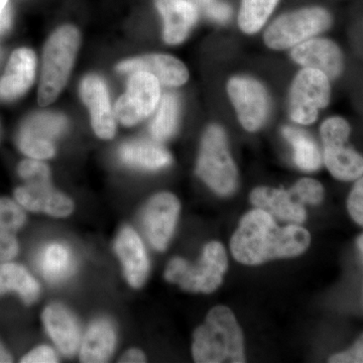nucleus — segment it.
I'll use <instances>...</instances> for the list:
<instances>
[{
    "instance_id": "20e7f679",
    "label": "nucleus",
    "mask_w": 363,
    "mask_h": 363,
    "mask_svg": "<svg viewBox=\"0 0 363 363\" xmlns=\"http://www.w3.org/2000/svg\"><path fill=\"white\" fill-rule=\"evenodd\" d=\"M226 269L225 248L221 243L212 241L205 245L197 264H190L182 257L169 260L164 278L187 292L210 294L221 285Z\"/></svg>"
},
{
    "instance_id": "e433bc0d",
    "label": "nucleus",
    "mask_w": 363,
    "mask_h": 363,
    "mask_svg": "<svg viewBox=\"0 0 363 363\" xmlns=\"http://www.w3.org/2000/svg\"><path fill=\"white\" fill-rule=\"evenodd\" d=\"M231 11L228 6L223 4H211L208 9V14L215 21H225L230 16Z\"/></svg>"
},
{
    "instance_id": "393cba45",
    "label": "nucleus",
    "mask_w": 363,
    "mask_h": 363,
    "mask_svg": "<svg viewBox=\"0 0 363 363\" xmlns=\"http://www.w3.org/2000/svg\"><path fill=\"white\" fill-rule=\"evenodd\" d=\"M284 135L294 149V159L298 168L313 172L322 164V156L317 143L305 131L294 128H285Z\"/></svg>"
},
{
    "instance_id": "bb28decb",
    "label": "nucleus",
    "mask_w": 363,
    "mask_h": 363,
    "mask_svg": "<svg viewBox=\"0 0 363 363\" xmlns=\"http://www.w3.org/2000/svg\"><path fill=\"white\" fill-rule=\"evenodd\" d=\"M66 125L64 117L51 113H38L26 119L18 135L54 142V138L65 131Z\"/></svg>"
},
{
    "instance_id": "f03ea898",
    "label": "nucleus",
    "mask_w": 363,
    "mask_h": 363,
    "mask_svg": "<svg viewBox=\"0 0 363 363\" xmlns=\"http://www.w3.org/2000/svg\"><path fill=\"white\" fill-rule=\"evenodd\" d=\"M192 354L198 363L245 362L242 332L229 308L217 306L193 335Z\"/></svg>"
},
{
    "instance_id": "72a5a7b5",
    "label": "nucleus",
    "mask_w": 363,
    "mask_h": 363,
    "mask_svg": "<svg viewBox=\"0 0 363 363\" xmlns=\"http://www.w3.org/2000/svg\"><path fill=\"white\" fill-rule=\"evenodd\" d=\"M23 363H56L59 362L57 351L49 345H40L30 351L21 358Z\"/></svg>"
},
{
    "instance_id": "dca6fc26",
    "label": "nucleus",
    "mask_w": 363,
    "mask_h": 363,
    "mask_svg": "<svg viewBox=\"0 0 363 363\" xmlns=\"http://www.w3.org/2000/svg\"><path fill=\"white\" fill-rule=\"evenodd\" d=\"M37 58L33 50L21 48L11 54L6 73L0 78V99H18L30 89L35 80Z\"/></svg>"
},
{
    "instance_id": "6ab92c4d",
    "label": "nucleus",
    "mask_w": 363,
    "mask_h": 363,
    "mask_svg": "<svg viewBox=\"0 0 363 363\" xmlns=\"http://www.w3.org/2000/svg\"><path fill=\"white\" fill-rule=\"evenodd\" d=\"M116 346V331L109 320L100 318L88 327L82 336L79 357L84 363L107 362Z\"/></svg>"
},
{
    "instance_id": "b1692460",
    "label": "nucleus",
    "mask_w": 363,
    "mask_h": 363,
    "mask_svg": "<svg viewBox=\"0 0 363 363\" xmlns=\"http://www.w3.org/2000/svg\"><path fill=\"white\" fill-rule=\"evenodd\" d=\"M14 292L26 305H32L39 298L40 286L25 267L20 264H0V296Z\"/></svg>"
},
{
    "instance_id": "4468645a",
    "label": "nucleus",
    "mask_w": 363,
    "mask_h": 363,
    "mask_svg": "<svg viewBox=\"0 0 363 363\" xmlns=\"http://www.w3.org/2000/svg\"><path fill=\"white\" fill-rule=\"evenodd\" d=\"M80 94L89 108L94 133L102 140H111L116 135V119L104 80L98 76H87L81 83Z\"/></svg>"
},
{
    "instance_id": "a211bd4d",
    "label": "nucleus",
    "mask_w": 363,
    "mask_h": 363,
    "mask_svg": "<svg viewBox=\"0 0 363 363\" xmlns=\"http://www.w3.org/2000/svg\"><path fill=\"white\" fill-rule=\"evenodd\" d=\"M250 201L281 221L302 223L306 219L304 207L290 190L259 187L250 194Z\"/></svg>"
},
{
    "instance_id": "5701e85b",
    "label": "nucleus",
    "mask_w": 363,
    "mask_h": 363,
    "mask_svg": "<svg viewBox=\"0 0 363 363\" xmlns=\"http://www.w3.org/2000/svg\"><path fill=\"white\" fill-rule=\"evenodd\" d=\"M121 161L133 168L155 171L168 167L172 157L161 145L147 142L124 143L119 149Z\"/></svg>"
},
{
    "instance_id": "7c9ffc66",
    "label": "nucleus",
    "mask_w": 363,
    "mask_h": 363,
    "mask_svg": "<svg viewBox=\"0 0 363 363\" xmlns=\"http://www.w3.org/2000/svg\"><path fill=\"white\" fill-rule=\"evenodd\" d=\"M18 147L23 154L35 160L51 159L56 154V147L54 142L49 140H40L35 138H28V136H18Z\"/></svg>"
},
{
    "instance_id": "4be33fe9",
    "label": "nucleus",
    "mask_w": 363,
    "mask_h": 363,
    "mask_svg": "<svg viewBox=\"0 0 363 363\" xmlns=\"http://www.w3.org/2000/svg\"><path fill=\"white\" fill-rule=\"evenodd\" d=\"M38 266L50 283H63L75 272V257L71 248L65 243L52 241L40 250L38 255Z\"/></svg>"
},
{
    "instance_id": "412c9836",
    "label": "nucleus",
    "mask_w": 363,
    "mask_h": 363,
    "mask_svg": "<svg viewBox=\"0 0 363 363\" xmlns=\"http://www.w3.org/2000/svg\"><path fill=\"white\" fill-rule=\"evenodd\" d=\"M346 143L347 140L324 142V162L331 175L338 180H357L363 175V157L346 147Z\"/></svg>"
},
{
    "instance_id": "cd10ccee",
    "label": "nucleus",
    "mask_w": 363,
    "mask_h": 363,
    "mask_svg": "<svg viewBox=\"0 0 363 363\" xmlns=\"http://www.w3.org/2000/svg\"><path fill=\"white\" fill-rule=\"evenodd\" d=\"M279 0H241L238 25L243 32L255 33L267 23Z\"/></svg>"
},
{
    "instance_id": "c756f323",
    "label": "nucleus",
    "mask_w": 363,
    "mask_h": 363,
    "mask_svg": "<svg viewBox=\"0 0 363 363\" xmlns=\"http://www.w3.org/2000/svg\"><path fill=\"white\" fill-rule=\"evenodd\" d=\"M290 191L301 204L318 205L323 200L324 189L314 179H302Z\"/></svg>"
},
{
    "instance_id": "39448f33",
    "label": "nucleus",
    "mask_w": 363,
    "mask_h": 363,
    "mask_svg": "<svg viewBox=\"0 0 363 363\" xmlns=\"http://www.w3.org/2000/svg\"><path fill=\"white\" fill-rule=\"evenodd\" d=\"M196 174L217 194L228 196L235 191L238 169L220 126L211 125L205 131Z\"/></svg>"
},
{
    "instance_id": "0eeeda50",
    "label": "nucleus",
    "mask_w": 363,
    "mask_h": 363,
    "mask_svg": "<svg viewBox=\"0 0 363 363\" xmlns=\"http://www.w3.org/2000/svg\"><path fill=\"white\" fill-rule=\"evenodd\" d=\"M330 101L329 78L321 71L305 68L294 79L290 93V116L295 123L311 124L320 109Z\"/></svg>"
},
{
    "instance_id": "6e6552de",
    "label": "nucleus",
    "mask_w": 363,
    "mask_h": 363,
    "mask_svg": "<svg viewBox=\"0 0 363 363\" xmlns=\"http://www.w3.org/2000/svg\"><path fill=\"white\" fill-rule=\"evenodd\" d=\"M161 99L159 80L147 72H135L128 89L116 104V118L124 126H133L152 113Z\"/></svg>"
},
{
    "instance_id": "473e14b6",
    "label": "nucleus",
    "mask_w": 363,
    "mask_h": 363,
    "mask_svg": "<svg viewBox=\"0 0 363 363\" xmlns=\"http://www.w3.org/2000/svg\"><path fill=\"white\" fill-rule=\"evenodd\" d=\"M347 207L353 220L363 226V178L355 184L351 191Z\"/></svg>"
},
{
    "instance_id": "f257e3e1",
    "label": "nucleus",
    "mask_w": 363,
    "mask_h": 363,
    "mask_svg": "<svg viewBox=\"0 0 363 363\" xmlns=\"http://www.w3.org/2000/svg\"><path fill=\"white\" fill-rule=\"evenodd\" d=\"M310 233L303 227L281 228L264 210L248 212L231 238L230 250L240 264L257 266L269 260L298 257L309 247Z\"/></svg>"
},
{
    "instance_id": "f8f14e48",
    "label": "nucleus",
    "mask_w": 363,
    "mask_h": 363,
    "mask_svg": "<svg viewBox=\"0 0 363 363\" xmlns=\"http://www.w3.org/2000/svg\"><path fill=\"white\" fill-rule=\"evenodd\" d=\"M113 247L128 285L135 289L145 285L149 277L150 259L138 233L130 226L123 227L117 234Z\"/></svg>"
},
{
    "instance_id": "2eb2a0df",
    "label": "nucleus",
    "mask_w": 363,
    "mask_h": 363,
    "mask_svg": "<svg viewBox=\"0 0 363 363\" xmlns=\"http://www.w3.org/2000/svg\"><path fill=\"white\" fill-rule=\"evenodd\" d=\"M291 55L300 65L321 71L329 79L337 77L342 71V54L330 40L312 38L294 47Z\"/></svg>"
},
{
    "instance_id": "ea45409f",
    "label": "nucleus",
    "mask_w": 363,
    "mask_h": 363,
    "mask_svg": "<svg viewBox=\"0 0 363 363\" xmlns=\"http://www.w3.org/2000/svg\"><path fill=\"white\" fill-rule=\"evenodd\" d=\"M13 362V357L9 354V351L4 348V346L0 343V363H6Z\"/></svg>"
},
{
    "instance_id": "c85d7f7f",
    "label": "nucleus",
    "mask_w": 363,
    "mask_h": 363,
    "mask_svg": "<svg viewBox=\"0 0 363 363\" xmlns=\"http://www.w3.org/2000/svg\"><path fill=\"white\" fill-rule=\"evenodd\" d=\"M23 208L9 198H0V234H16L25 225Z\"/></svg>"
},
{
    "instance_id": "a878e982",
    "label": "nucleus",
    "mask_w": 363,
    "mask_h": 363,
    "mask_svg": "<svg viewBox=\"0 0 363 363\" xmlns=\"http://www.w3.org/2000/svg\"><path fill=\"white\" fill-rule=\"evenodd\" d=\"M179 118L178 98L167 93L160 99L156 114L150 123V130L157 142L169 140L175 133Z\"/></svg>"
},
{
    "instance_id": "79ce46f5",
    "label": "nucleus",
    "mask_w": 363,
    "mask_h": 363,
    "mask_svg": "<svg viewBox=\"0 0 363 363\" xmlns=\"http://www.w3.org/2000/svg\"><path fill=\"white\" fill-rule=\"evenodd\" d=\"M200 1H202L203 4H211L212 0H200Z\"/></svg>"
},
{
    "instance_id": "ddd939ff",
    "label": "nucleus",
    "mask_w": 363,
    "mask_h": 363,
    "mask_svg": "<svg viewBox=\"0 0 363 363\" xmlns=\"http://www.w3.org/2000/svg\"><path fill=\"white\" fill-rule=\"evenodd\" d=\"M42 321L48 335L65 357H73L80 347L82 332L77 318L60 303H52L45 308Z\"/></svg>"
},
{
    "instance_id": "423d86ee",
    "label": "nucleus",
    "mask_w": 363,
    "mask_h": 363,
    "mask_svg": "<svg viewBox=\"0 0 363 363\" xmlns=\"http://www.w3.org/2000/svg\"><path fill=\"white\" fill-rule=\"evenodd\" d=\"M330 13L322 7H306L277 18L264 33V42L274 50H285L312 39L330 28Z\"/></svg>"
},
{
    "instance_id": "c9c22d12",
    "label": "nucleus",
    "mask_w": 363,
    "mask_h": 363,
    "mask_svg": "<svg viewBox=\"0 0 363 363\" xmlns=\"http://www.w3.org/2000/svg\"><path fill=\"white\" fill-rule=\"evenodd\" d=\"M18 252L16 234H0V262H6L14 259Z\"/></svg>"
},
{
    "instance_id": "1a4fd4ad",
    "label": "nucleus",
    "mask_w": 363,
    "mask_h": 363,
    "mask_svg": "<svg viewBox=\"0 0 363 363\" xmlns=\"http://www.w3.org/2000/svg\"><path fill=\"white\" fill-rule=\"evenodd\" d=\"M180 213V202L172 193L162 192L150 198L142 213L143 230L157 252L168 247Z\"/></svg>"
},
{
    "instance_id": "58836bf2",
    "label": "nucleus",
    "mask_w": 363,
    "mask_h": 363,
    "mask_svg": "<svg viewBox=\"0 0 363 363\" xmlns=\"http://www.w3.org/2000/svg\"><path fill=\"white\" fill-rule=\"evenodd\" d=\"M7 4L9 0H0V32L6 30L9 25V16L6 11Z\"/></svg>"
},
{
    "instance_id": "f704fd0d",
    "label": "nucleus",
    "mask_w": 363,
    "mask_h": 363,
    "mask_svg": "<svg viewBox=\"0 0 363 363\" xmlns=\"http://www.w3.org/2000/svg\"><path fill=\"white\" fill-rule=\"evenodd\" d=\"M329 362L333 363H363V335L357 342L345 352L332 357Z\"/></svg>"
},
{
    "instance_id": "a19ab883",
    "label": "nucleus",
    "mask_w": 363,
    "mask_h": 363,
    "mask_svg": "<svg viewBox=\"0 0 363 363\" xmlns=\"http://www.w3.org/2000/svg\"><path fill=\"white\" fill-rule=\"evenodd\" d=\"M357 245H358V248H359L360 252L362 253V257H363V234L362 236H360L359 238H358Z\"/></svg>"
},
{
    "instance_id": "2f4dec72",
    "label": "nucleus",
    "mask_w": 363,
    "mask_h": 363,
    "mask_svg": "<svg viewBox=\"0 0 363 363\" xmlns=\"http://www.w3.org/2000/svg\"><path fill=\"white\" fill-rule=\"evenodd\" d=\"M18 175L23 181L51 180L49 167L40 160L26 159L21 162L18 168Z\"/></svg>"
},
{
    "instance_id": "9d476101",
    "label": "nucleus",
    "mask_w": 363,
    "mask_h": 363,
    "mask_svg": "<svg viewBox=\"0 0 363 363\" xmlns=\"http://www.w3.org/2000/svg\"><path fill=\"white\" fill-rule=\"evenodd\" d=\"M241 125L248 131L259 130L266 121L269 112V97L264 86L247 77H234L227 84Z\"/></svg>"
},
{
    "instance_id": "9b49d317",
    "label": "nucleus",
    "mask_w": 363,
    "mask_h": 363,
    "mask_svg": "<svg viewBox=\"0 0 363 363\" xmlns=\"http://www.w3.org/2000/svg\"><path fill=\"white\" fill-rule=\"evenodd\" d=\"M14 198L23 209L57 218H64L74 211L71 198L52 188L51 180L25 181V185L14 191Z\"/></svg>"
},
{
    "instance_id": "aec40b11",
    "label": "nucleus",
    "mask_w": 363,
    "mask_h": 363,
    "mask_svg": "<svg viewBox=\"0 0 363 363\" xmlns=\"http://www.w3.org/2000/svg\"><path fill=\"white\" fill-rule=\"evenodd\" d=\"M164 18V39L169 45L180 44L197 21V9L188 0H156Z\"/></svg>"
},
{
    "instance_id": "7ed1b4c3",
    "label": "nucleus",
    "mask_w": 363,
    "mask_h": 363,
    "mask_svg": "<svg viewBox=\"0 0 363 363\" xmlns=\"http://www.w3.org/2000/svg\"><path fill=\"white\" fill-rule=\"evenodd\" d=\"M80 47V33L73 26L58 28L45 45L38 101L52 104L65 87Z\"/></svg>"
},
{
    "instance_id": "f3484780",
    "label": "nucleus",
    "mask_w": 363,
    "mask_h": 363,
    "mask_svg": "<svg viewBox=\"0 0 363 363\" xmlns=\"http://www.w3.org/2000/svg\"><path fill=\"white\" fill-rule=\"evenodd\" d=\"M123 73L133 74L135 72H147L159 80L160 84L181 86L189 79L186 66L178 59L169 55L152 54L138 58L128 60L117 67Z\"/></svg>"
},
{
    "instance_id": "4c0bfd02",
    "label": "nucleus",
    "mask_w": 363,
    "mask_h": 363,
    "mask_svg": "<svg viewBox=\"0 0 363 363\" xmlns=\"http://www.w3.org/2000/svg\"><path fill=\"white\" fill-rule=\"evenodd\" d=\"M147 362V357L142 350L138 348H130L123 353V357L119 359V362L123 363H140Z\"/></svg>"
}]
</instances>
